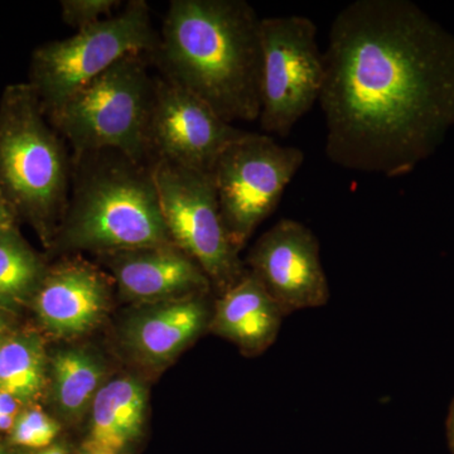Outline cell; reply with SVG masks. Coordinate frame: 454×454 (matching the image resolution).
I'll list each match as a JSON object with an SVG mask.
<instances>
[{
	"instance_id": "1",
	"label": "cell",
	"mask_w": 454,
	"mask_h": 454,
	"mask_svg": "<svg viewBox=\"0 0 454 454\" xmlns=\"http://www.w3.org/2000/svg\"><path fill=\"white\" fill-rule=\"evenodd\" d=\"M319 106L343 169L411 175L454 127V35L411 0H355L334 18Z\"/></svg>"
},
{
	"instance_id": "2",
	"label": "cell",
	"mask_w": 454,
	"mask_h": 454,
	"mask_svg": "<svg viewBox=\"0 0 454 454\" xmlns=\"http://www.w3.org/2000/svg\"><path fill=\"white\" fill-rule=\"evenodd\" d=\"M260 22L245 0H172L152 62L223 121H258Z\"/></svg>"
},
{
	"instance_id": "3",
	"label": "cell",
	"mask_w": 454,
	"mask_h": 454,
	"mask_svg": "<svg viewBox=\"0 0 454 454\" xmlns=\"http://www.w3.org/2000/svg\"><path fill=\"white\" fill-rule=\"evenodd\" d=\"M57 243L66 252H121L172 243L152 163L115 151L73 154Z\"/></svg>"
},
{
	"instance_id": "4",
	"label": "cell",
	"mask_w": 454,
	"mask_h": 454,
	"mask_svg": "<svg viewBox=\"0 0 454 454\" xmlns=\"http://www.w3.org/2000/svg\"><path fill=\"white\" fill-rule=\"evenodd\" d=\"M73 155L29 83L8 86L0 101V188L14 214L43 234L57 232L70 195Z\"/></svg>"
},
{
	"instance_id": "5",
	"label": "cell",
	"mask_w": 454,
	"mask_h": 454,
	"mask_svg": "<svg viewBox=\"0 0 454 454\" xmlns=\"http://www.w3.org/2000/svg\"><path fill=\"white\" fill-rule=\"evenodd\" d=\"M151 56L133 53L46 113L73 154L115 151L149 162L148 127L154 98Z\"/></svg>"
},
{
	"instance_id": "6",
	"label": "cell",
	"mask_w": 454,
	"mask_h": 454,
	"mask_svg": "<svg viewBox=\"0 0 454 454\" xmlns=\"http://www.w3.org/2000/svg\"><path fill=\"white\" fill-rule=\"evenodd\" d=\"M158 41L148 3L131 0L97 25L38 47L29 85L50 112L124 57L153 55Z\"/></svg>"
},
{
	"instance_id": "7",
	"label": "cell",
	"mask_w": 454,
	"mask_h": 454,
	"mask_svg": "<svg viewBox=\"0 0 454 454\" xmlns=\"http://www.w3.org/2000/svg\"><path fill=\"white\" fill-rule=\"evenodd\" d=\"M304 158L297 146L249 131L221 152L210 175L223 225L239 253L277 210Z\"/></svg>"
},
{
	"instance_id": "8",
	"label": "cell",
	"mask_w": 454,
	"mask_h": 454,
	"mask_svg": "<svg viewBox=\"0 0 454 454\" xmlns=\"http://www.w3.org/2000/svg\"><path fill=\"white\" fill-rule=\"evenodd\" d=\"M260 114L267 136L286 138L318 103L324 85V53L317 26L304 16L262 18Z\"/></svg>"
},
{
	"instance_id": "9",
	"label": "cell",
	"mask_w": 454,
	"mask_h": 454,
	"mask_svg": "<svg viewBox=\"0 0 454 454\" xmlns=\"http://www.w3.org/2000/svg\"><path fill=\"white\" fill-rule=\"evenodd\" d=\"M153 176L172 243L205 271L223 294L247 274L223 225L210 173L154 160Z\"/></svg>"
},
{
	"instance_id": "10",
	"label": "cell",
	"mask_w": 454,
	"mask_h": 454,
	"mask_svg": "<svg viewBox=\"0 0 454 454\" xmlns=\"http://www.w3.org/2000/svg\"><path fill=\"white\" fill-rule=\"evenodd\" d=\"M160 76L154 77L148 127L149 162L166 160L211 173L221 152L245 130L223 121L192 92Z\"/></svg>"
},
{
	"instance_id": "11",
	"label": "cell",
	"mask_w": 454,
	"mask_h": 454,
	"mask_svg": "<svg viewBox=\"0 0 454 454\" xmlns=\"http://www.w3.org/2000/svg\"><path fill=\"white\" fill-rule=\"evenodd\" d=\"M245 267L286 317L297 310L319 309L330 301L318 238L300 221H278L254 244Z\"/></svg>"
},
{
	"instance_id": "12",
	"label": "cell",
	"mask_w": 454,
	"mask_h": 454,
	"mask_svg": "<svg viewBox=\"0 0 454 454\" xmlns=\"http://www.w3.org/2000/svg\"><path fill=\"white\" fill-rule=\"evenodd\" d=\"M125 301L140 306L206 295L210 280L175 244L98 254Z\"/></svg>"
},
{
	"instance_id": "13",
	"label": "cell",
	"mask_w": 454,
	"mask_h": 454,
	"mask_svg": "<svg viewBox=\"0 0 454 454\" xmlns=\"http://www.w3.org/2000/svg\"><path fill=\"white\" fill-rule=\"evenodd\" d=\"M110 298L109 280L97 267L82 260H67L46 271L33 303L50 333L73 339L103 322Z\"/></svg>"
},
{
	"instance_id": "14",
	"label": "cell",
	"mask_w": 454,
	"mask_h": 454,
	"mask_svg": "<svg viewBox=\"0 0 454 454\" xmlns=\"http://www.w3.org/2000/svg\"><path fill=\"white\" fill-rule=\"evenodd\" d=\"M131 316L122 336L127 348L149 366H163L208 330L207 294L148 304Z\"/></svg>"
},
{
	"instance_id": "15",
	"label": "cell",
	"mask_w": 454,
	"mask_h": 454,
	"mask_svg": "<svg viewBox=\"0 0 454 454\" xmlns=\"http://www.w3.org/2000/svg\"><path fill=\"white\" fill-rule=\"evenodd\" d=\"M284 318L279 304L247 270L215 301L208 330L247 356H258L276 342Z\"/></svg>"
},
{
	"instance_id": "16",
	"label": "cell",
	"mask_w": 454,
	"mask_h": 454,
	"mask_svg": "<svg viewBox=\"0 0 454 454\" xmlns=\"http://www.w3.org/2000/svg\"><path fill=\"white\" fill-rule=\"evenodd\" d=\"M148 394L142 381L121 376L106 381L91 409L89 437L83 446L121 454L142 434Z\"/></svg>"
},
{
	"instance_id": "17",
	"label": "cell",
	"mask_w": 454,
	"mask_h": 454,
	"mask_svg": "<svg viewBox=\"0 0 454 454\" xmlns=\"http://www.w3.org/2000/svg\"><path fill=\"white\" fill-rule=\"evenodd\" d=\"M106 382V364L97 352L71 348L53 355L51 393L57 411L65 419H82Z\"/></svg>"
},
{
	"instance_id": "18",
	"label": "cell",
	"mask_w": 454,
	"mask_h": 454,
	"mask_svg": "<svg viewBox=\"0 0 454 454\" xmlns=\"http://www.w3.org/2000/svg\"><path fill=\"white\" fill-rule=\"evenodd\" d=\"M47 357L41 337L35 333L9 334L0 345V391L20 403L31 402L44 389Z\"/></svg>"
},
{
	"instance_id": "19",
	"label": "cell",
	"mask_w": 454,
	"mask_h": 454,
	"mask_svg": "<svg viewBox=\"0 0 454 454\" xmlns=\"http://www.w3.org/2000/svg\"><path fill=\"white\" fill-rule=\"evenodd\" d=\"M46 271L16 229L0 231V307L11 309L33 297Z\"/></svg>"
},
{
	"instance_id": "20",
	"label": "cell",
	"mask_w": 454,
	"mask_h": 454,
	"mask_svg": "<svg viewBox=\"0 0 454 454\" xmlns=\"http://www.w3.org/2000/svg\"><path fill=\"white\" fill-rule=\"evenodd\" d=\"M59 430V424L41 409H27L20 411L14 422L11 441L16 446L41 450L52 446Z\"/></svg>"
},
{
	"instance_id": "21",
	"label": "cell",
	"mask_w": 454,
	"mask_h": 454,
	"mask_svg": "<svg viewBox=\"0 0 454 454\" xmlns=\"http://www.w3.org/2000/svg\"><path fill=\"white\" fill-rule=\"evenodd\" d=\"M59 5L62 20L76 32L97 25L122 8L119 0H62Z\"/></svg>"
},
{
	"instance_id": "22",
	"label": "cell",
	"mask_w": 454,
	"mask_h": 454,
	"mask_svg": "<svg viewBox=\"0 0 454 454\" xmlns=\"http://www.w3.org/2000/svg\"><path fill=\"white\" fill-rule=\"evenodd\" d=\"M20 405L22 403L17 397L0 391V432H11L20 413Z\"/></svg>"
},
{
	"instance_id": "23",
	"label": "cell",
	"mask_w": 454,
	"mask_h": 454,
	"mask_svg": "<svg viewBox=\"0 0 454 454\" xmlns=\"http://www.w3.org/2000/svg\"><path fill=\"white\" fill-rule=\"evenodd\" d=\"M14 229V212L0 188V231Z\"/></svg>"
},
{
	"instance_id": "24",
	"label": "cell",
	"mask_w": 454,
	"mask_h": 454,
	"mask_svg": "<svg viewBox=\"0 0 454 454\" xmlns=\"http://www.w3.org/2000/svg\"><path fill=\"white\" fill-rule=\"evenodd\" d=\"M447 434L448 441H450V450H452L454 454V400L452 405H450V414H448Z\"/></svg>"
},
{
	"instance_id": "25",
	"label": "cell",
	"mask_w": 454,
	"mask_h": 454,
	"mask_svg": "<svg viewBox=\"0 0 454 454\" xmlns=\"http://www.w3.org/2000/svg\"><path fill=\"white\" fill-rule=\"evenodd\" d=\"M9 336V324L7 316L3 312V307H0V345H2L3 340L7 339Z\"/></svg>"
},
{
	"instance_id": "26",
	"label": "cell",
	"mask_w": 454,
	"mask_h": 454,
	"mask_svg": "<svg viewBox=\"0 0 454 454\" xmlns=\"http://www.w3.org/2000/svg\"><path fill=\"white\" fill-rule=\"evenodd\" d=\"M33 454H67V450L62 444H52V446Z\"/></svg>"
},
{
	"instance_id": "27",
	"label": "cell",
	"mask_w": 454,
	"mask_h": 454,
	"mask_svg": "<svg viewBox=\"0 0 454 454\" xmlns=\"http://www.w3.org/2000/svg\"><path fill=\"white\" fill-rule=\"evenodd\" d=\"M82 454H119L109 450H97V448L82 447Z\"/></svg>"
},
{
	"instance_id": "28",
	"label": "cell",
	"mask_w": 454,
	"mask_h": 454,
	"mask_svg": "<svg viewBox=\"0 0 454 454\" xmlns=\"http://www.w3.org/2000/svg\"><path fill=\"white\" fill-rule=\"evenodd\" d=\"M0 454H8L7 450H5L2 446H0Z\"/></svg>"
}]
</instances>
